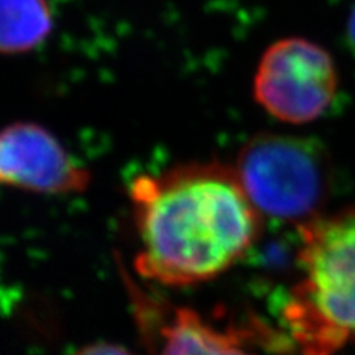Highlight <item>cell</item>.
Returning <instances> with one entry per match:
<instances>
[{"label":"cell","mask_w":355,"mask_h":355,"mask_svg":"<svg viewBox=\"0 0 355 355\" xmlns=\"http://www.w3.org/2000/svg\"><path fill=\"white\" fill-rule=\"evenodd\" d=\"M140 252L135 266L145 278L183 286L219 277L254 245L261 214L234 166L183 163L130 183Z\"/></svg>","instance_id":"1"},{"label":"cell","mask_w":355,"mask_h":355,"mask_svg":"<svg viewBox=\"0 0 355 355\" xmlns=\"http://www.w3.org/2000/svg\"><path fill=\"white\" fill-rule=\"evenodd\" d=\"M347 38L350 46H352V50L355 53V6L352 10H350V15L347 19Z\"/></svg>","instance_id":"9"},{"label":"cell","mask_w":355,"mask_h":355,"mask_svg":"<svg viewBox=\"0 0 355 355\" xmlns=\"http://www.w3.org/2000/svg\"><path fill=\"white\" fill-rule=\"evenodd\" d=\"M162 336L159 355H252L237 337L216 329L188 308L176 309Z\"/></svg>","instance_id":"6"},{"label":"cell","mask_w":355,"mask_h":355,"mask_svg":"<svg viewBox=\"0 0 355 355\" xmlns=\"http://www.w3.org/2000/svg\"><path fill=\"white\" fill-rule=\"evenodd\" d=\"M300 239L283 316L304 355H332L355 337V206L304 222Z\"/></svg>","instance_id":"2"},{"label":"cell","mask_w":355,"mask_h":355,"mask_svg":"<svg viewBox=\"0 0 355 355\" xmlns=\"http://www.w3.org/2000/svg\"><path fill=\"white\" fill-rule=\"evenodd\" d=\"M339 89L337 66L321 44L306 38H283L260 58L254 97L279 122L304 125L329 109Z\"/></svg>","instance_id":"4"},{"label":"cell","mask_w":355,"mask_h":355,"mask_svg":"<svg viewBox=\"0 0 355 355\" xmlns=\"http://www.w3.org/2000/svg\"><path fill=\"white\" fill-rule=\"evenodd\" d=\"M48 0H0V55L37 50L53 32Z\"/></svg>","instance_id":"7"},{"label":"cell","mask_w":355,"mask_h":355,"mask_svg":"<svg viewBox=\"0 0 355 355\" xmlns=\"http://www.w3.org/2000/svg\"><path fill=\"white\" fill-rule=\"evenodd\" d=\"M234 170L260 214L300 225L321 216L334 181L326 146L286 133L250 137Z\"/></svg>","instance_id":"3"},{"label":"cell","mask_w":355,"mask_h":355,"mask_svg":"<svg viewBox=\"0 0 355 355\" xmlns=\"http://www.w3.org/2000/svg\"><path fill=\"white\" fill-rule=\"evenodd\" d=\"M0 184L40 194L83 193L91 173L48 128L15 122L0 130Z\"/></svg>","instance_id":"5"},{"label":"cell","mask_w":355,"mask_h":355,"mask_svg":"<svg viewBox=\"0 0 355 355\" xmlns=\"http://www.w3.org/2000/svg\"><path fill=\"white\" fill-rule=\"evenodd\" d=\"M74 355H133L130 350L117 344L110 343H99V344H91L79 350Z\"/></svg>","instance_id":"8"}]
</instances>
